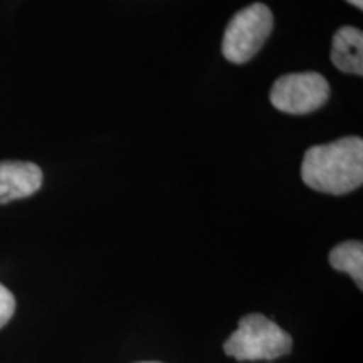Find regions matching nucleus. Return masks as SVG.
I'll return each instance as SVG.
<instances>
[{"label":"nucleus","instance_id":"nucleus-1","mask_svg":"<svg viewBox=\"0 0 363 363\" xmlns=\"http://www.w3.org/2000/svg\"><path fill=\"white\" fill-rule=\"evenodd\" d=\"M301 179L316 192L343 195L363 184V140L347 136L337 142L316 145L305 153Z\"/></svg>","mask_w":363,"mask_h":363},{"label":"nucleus","instance_id":"nucleus-2","mask_svg":"<svg viewBox=\"0 0 363 363\" xmlns=\"http://www.w3.org/2000/svg\"><path fill=\"white\" fill-rule=\"evenodd\" d=\"M293 340L288 331L259 313L246 315L239 328L225 340L224 353L239 362L276 360L289 355Z\"/></svg>","mask_w":363,"mask_h":363},{"label":"nucleus","instance_id":"nucleus-3","mask_svg":"<svg viewBox=\"0 0 363 363\" xmlns=\"http://www.w3.org/2000/svg\"><path fill=\"white\" fill-rule=\"evenodd\" d=\"M274 17L264 4H252L239 11L227 24L222 54L229 62L244 65L259 52L272 33Z\"/></svg>","mask_w":363,"mask_h":363},{"label":"nucleus","instance_id":"nucleus-4","mask_svg":"<svg viewBox=\"0 0 363 363\" xmlns=\"http://www.w3.org/2000/svg\"><path fill=\"white\" fill-rule=\"evenodd\" d=\"M271 104L288 115H308L320 110L330 98V84L320 72H291L271 88Z\"/></svg>","mask_w":363,"mask_h":363},{"label":"nucleus","instance_id":"nucleus-5","mask_svg":"<svg viewBox=\"0 0 363 363\" xmlns=\"http://www.w3.org/2000/svg\"><path fill=\"white\" fill-rule=\"evenodd\" d=\"M43 170L30 162H0V203L30 197L43 185Z\"/></svg>","mask_w":363,"mask_h":363},{"label":"nucleus","instance_id":"nucleus-6","mask_svg":"<svg viewBox=\"0 0 363 363\" xmlns=\"http://www.w3.org/2000/svg\"><path fill=\"white\" fill-rule=\"evenodd\" d=\"M331 62L347 74H363V33L352 26H343L333 35Z\"/></svg>","mask_w":363,"mask_h":363},{"label":"nucleus","instance_id":"nucleus-7","mask_svg":"<svg viewBox=\"0 0 363 363\" xmlns=\"http://www.w3.org/2000/svg\"><path fill=\"white\" fill-rule=\"evenodd\" d=\"M328 261L333 269L350 274L358 288H363V244L360 240H345L335 246Z\"/></svg>","mask_w":363,"mask_h":363},{"label":"nucleus","instance_id":"nucleus-8","mask_svg":"<svg viewBox=\"0 0 363 363\" xmlns=\"http://www.w3.org/2000/svg\"><path fill=\"white\" fill-rule=\"evenodd\" d=\"M16 311V298L4 284H0V328H4Z\"/></svg>","mask_w":363,"mask_h":363},{"label":"nucleus","instance_id":"nucleus-9","mask_svg":"<svg viewBox=\"0 0 363 363\" xmlns=\"http://www.w3.org/2000/svg\"><path fill=\"white\" fill-rule=\"evenodd\" d=\"M347 2H348V4H352L353 7L360 9V11L363 9V0H347Z\"/></svg>","mask_w":363,"mask_h":363},{"label":"nucleus","instance_id":"nucleus-10","mask_svg":"<svg viewBox=\"0 0 363 363\" xmlns=\"http://www.w3.org/2000/svg\"><path fill=\"white\" fill-rule=\"evenodd\" d=\"M138 363H160V362H138Z\"/></svg>","mask_w":363,"mask_h":363}]
</instances>
